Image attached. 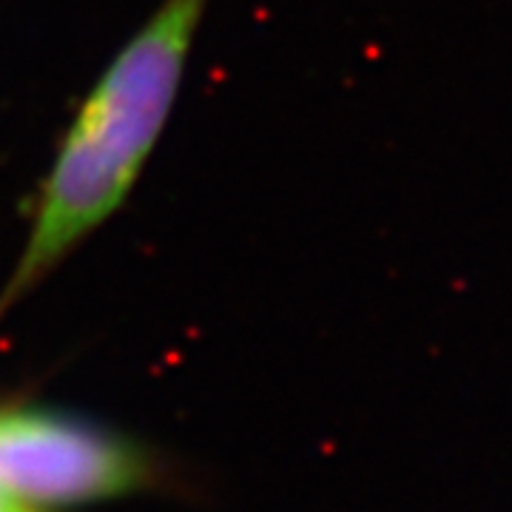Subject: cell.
Listing matches in <instances>:
<instances>
[{
    "label": "cell",
    "mask_w": 512,
    "mask_h": 512,
    "mask_svg": "<svg viewBox=\"0 0 512 512\" xmlns=\"http://www.w3.org/2000/svg\"><path fill=\"white\" fill-rule=\"evenodd\" d=\"M205 0H165L89 94L37 202L6 299L49 274L126 200L183 83Z\"/></svg>",
    "instance_id": "6da1fadb"
},
{
    "label": "cell",
    "mask_w": 512,
    "mask_h": 512,
    "mask_svg": "<svg viewBox=\"0 0 512 512\" xmlns=\"http://www.w3.org/2000/svg\"><path fill=\"white\" fill-rule=\"evenodd\" d=\"M0 512H40V510L32 507V504H26V501H20V498H15V495H9L0 490Z\"/></svg>",
    "instance_id": "3957f363"
},
{
    "label": "cell",
    "mask_w": 512,
    "mask_h": 512,
    "mask_svg": "<svg viewBox=\"0 0 512 512\" xmlns=\"http://www.w3.org/2000/svg\"><path fill=\"white\" fill-rule=\"evenodd\" d=\"M148 476L146 458L92 424L40 410L0 413V490L32 507L120 498Z\"/></svg>",
    "instance_id": "7a4b0ae2"
}]
</instances>
